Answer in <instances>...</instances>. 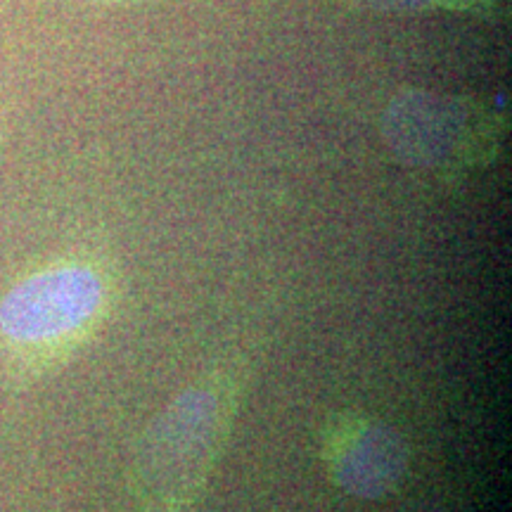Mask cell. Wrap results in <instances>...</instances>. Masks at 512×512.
Returning <instances> with one entry per match:
<instances>
[{
  "instance_id": "obj_1",
  "label": "cell",
  "mask_w": 512,
  "mask_h": 512,
  "mask_svg": "<svg viewBox=\"0 0 512 512\" xmlns=\"http://www.w3.org/2000/svg\"><path fill=\"white\" fill-rule=\"evenodd\" d=\"M114 280L88 256L53 261L22 278L0 302V351L17 370H43L79 349L105 323Z\"/></svg>"
},
{
  "instance_id": "obj_2",
  "label": "cell",
  "mask_w": 512,
  "mask_h": 512,
  "mask_svg": "<svg viewBox=\"0 0 512 512\" xmlns=\"http://www.w3.org/2000/svg\"><path fill=\"white\" fill-rule=\"evenodd\" d=\"M238 389L233 373L211 370L147 427L136 456V484L145 503L159 512H181L200 496L238 411Z\"/></svg>"
},
{
  "instance_id": "obj_3",
  "label": "cell",
  "mask_w": 512,
  "mask_h": 512,
  "mask_svg": "<svg viewBox=\"0 0 512 512\" xmlns=\"http://www.w3.org/2000/svg\"><path fill=\"white\" fill-rule=\"evenodd\" d=\"M384 138L413 169L456 174L496 155L501 124L482 102L408 91L389 105Z\"/></svg>"
},
{
  "instance_id": "obj_4",
  "label": "cell",
  "mask_w": 512,
  "mask_h": 512,
  "mask_svg": "<svg viewBox=\"0 0 512 512\" xmlns=\"http://www.w3.org/2000/svg\"><path fill=\"white\" fill-rule=\"evenodd\" d=\"M323 458L335 482L356 498H382L403 482L411 463L396 427L363 413H344L328 425Z\"/></svg>"
},
{
  "instance_id": "obj_5",
  "label": "cell",
  "mask_w": 512,
  "mask_h": 512,
  "mask_svg": "<svg viewBox=\"0 0 512 512\" xmlns=\"http://www.w3.org/2000/svg\"><path fill=\"white\" fill-rule=\"evenodd\" d=\"M358 3L373 5V8H384V10H415V8H427V5L439 3L446 5L448 0H358ZM456 3L465 5V0H456Z\"/></svg>"
}]
</instances>
